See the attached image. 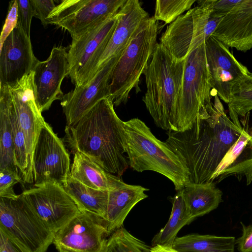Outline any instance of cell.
I'll use <instances>...</instances> for the list:
<instances>
[{
  "label": "cell",
  "mask_w": 252,
  "mask_h": 252,
  "mask_svg": "<svg viewBox=\"0 0 252 252\" xmlns=\"http://www.w3.org/2000/svg\"><path fill=\"white\" fill-rule=\"evenodd\" d=\"M251 75L252 76V73H251Z\"/></svg>",
  "instance_id": "39"
},
{
  "label": "cell",
  "mask_w": 252,
  "mask_h": 252,
  "mask_svg": "<svg viewBox=\"0 0 252 252\" xmlns=\"http://www.w3.org/2000/svg\"><path fill=\"white\" fill-rule=\"evenodd\" d=\"M230 176L239 181L245 179L247 185L252 181V127L243 126L240 137L224 156L211 182L219 183Z\"/></svg>",
  "instance_id": "21"
},
{
  "label": "cell",
  "mask_w": 252,
  "mask_h": 252,
  "mask_svg": "<svg viewBox=\"0 0 252 252\" xmlns=\"http://www.w3.org/2000/svg\"><path fill=\"white\" fill-rule=\"evenodd\" d=\"M126 150L129 165L134 170L157 172L182 190L189 182V171L166 143L158 139L144 122L133 118L124 122Z\"/></svg>",
  "instance_id": "4"
},
{
  "label": "cell",
  "mask_w": 252,
  "mask_h": 252,
  "mask_svg": "<svg viewBox=\"0 0 252 252\" xmlns=\"http://www.w3.org/2000/svg\"><path fill=\"white\" fill-rule=\"evenodd\" d=\"M21 194L53 234L82 211L64 187L55 182L34 186L24 190Z\"/></svg>",
  "instance_id": "11"
},
{
  "label": "cell",
  "mask_w": 252,
  "mask_h": 252,
  "mask_svg": "<svg viewBox=\"0 0 252 252\" xmlns=\"http://www.w3.org/2000/svg\"><path fill=\"white\" fill-rule=\"evenodd\" d=\"M0 252H29L0 229Z\"/></svg>",
  "instance_id": "36"
},
{
  "label": "cell",
  "mask_w": 252,
  "mask_h": 252,
  "mask_svg": "<svg viewBox=\"0 0 252 252\" xmlns=\"http://www.w3.org/2000/svg\"><path fill=\"white\" fill-rule=\"evenodd\" d=\"M34 12V17L39 19L42 25H49L47 18L56 5L53 0H30Z\"/></svg>",
  "instance_id": "34"
},
{
  "label": "cell",
  "mask_w": 252,
  "mask_h": 252,
  "mask_svg": "<svg viewBox=\"0 0 252 252\" xmlns=\"http://www.w3.org/2000/svg\"><path fill=\"white\" fill-rule=\"evenodd\" d=\"M18 20V3L17 0L9 2L8 12L1 31L0 37L1 46L9 34L16 27Z\"/></svg>",
  "instance_id": "35"
},
{
  "label": "cell",
  "mask_w": 252,
  "mask_h": 252,
  "mask_svg": "<svg viewBox=\"0 0 252 252\" xmlns=\"http://www.w3.org/2000/svg\"><path fill=\"white\" fill-rule=\"evenodd\" d=\"M205 49L212 88L215 94L228 103L232 86L251 72L236 59L228 47L213 36L206 41Z\"/></svg>",
  "instance_id": "17"
},
{
  "label": "cell",
  "mask_w": 252,
  "mask_h": 252,
  "mask_svg": "<svg viewBox=\"0 0 252 252\" xmlns=\"http://www.w3.org/2000/svg\"><path fill=\"white\" fill-rule=\"evenodd\" d=\"M33 74L32 71L15 85L8 86L19 125L25 137L32 164L33 150L45 122L35 102Z\"/></svg>",
  "instance_id": "18"
},
{
  "label": "cell",
  "mask_w": 252,
  "mask_h": 252,
  "mask_svg": "<svg viewBox=\"0 0 252 252\" xmlns=\"http://www.w3.org/2000/svg\"><path fill=\"white\" fill-rule=\"evenodd\" d=\"M32 71L35 102L42 113L63 96L61 84L69 71L66 49L61 46L54 47L47 59L38 61Z\"/></svg>",
  "instance_id": "14"
},
{
  "label": "cell",
  "mask_w": 252,
  "mask_h": 252,
  "mask_svg": "<svg viewBox=\"0 0 252 252\" xmlns=\"http://www.w3.org/2000/svg\"><path fill=\"white\" fill-rule=\"evenodd\" d=\"M108 236L102 218L83 211L54 234L59 252H104Z\"/></svg>",
  "instance_id": "13"
},
{
  "label": "cell",
  "mask_w": 252,
  "mask_h": 252,
  "mask_svg": "<svg viewBox=\"0 0 252 252\" xmlns=\"http://www.w3.org/2000/svg\"><path fill=\"white\" fill-rule=\"evenodd\" d=\"M211 36L240 51L252 49V0H237Z\"/></svg>",
  "instance_id": "20"
},
{
  "label": "cell",
  "mask_w": 252,
  "mask_h": 252,
  "mask_svg": "<svg viewBox=\"0 0 252 252\" xmlns=\"http://www.w3.org/2000/svg\"><path fill=\"white\" fill-rule=\"evenodd\" d=\"M150 248L123 226L107 239L104 252H150Z\"/></svg>",
  "instance_id": "30"
},
{
  "label": "cell",
  "mask_w": 252,
  "mask_h": 252,
  "mask_svg": "<svg viewBox=\"0 0 252 252\" xmlns=\"http://www.w3.org/2000/svg\"><path fill=\"white\" fill-rule=\"evenodd\" d=\"M18 3L17 24L30 37V30L32 19L34 16V12L30 0H17Z\"/></svg>",
  "instance_id": "33"
},
{
  "label": "cell",
  "mask_w": 252,
  "mask_h": 252,
  "mask_svg": "<svg viewBox=\"0 0 252 252\" xmlns=\"http://www.w3.org/2000/svg\"><path fill=\"white\" fill-rule=\"evenodd\" d=\"M70 176L87 187L108 191L114 189L122 180L79 152L74 153Z\"/></svg>",
  "instance_id": "23"
},
{
  "label": "cell",
  "mask_w": 252,
  "mask_h": 252,
  "mask_svg": "<svg viewBox=\"0 0 252 252\" xmlns=\"http://www.w3.org/2000/svg\"><path fill=\"white\" fill-rule=\"evenodd\" d=\"M117 13L72 38L67 52L69 77L75 87H81L90 81L99 59L115 31Z\"/></svg>",
  "instance_id": "9"
},
{
  "label": "cell",
  "mask_w": 252,
  "mask_h": 252,
  "mask_svg": "<svg viewBox=\"0 0 252 252\" xmlns=\"http://www.w3.org/2000/svg\"><path fill=\"white\" fill-rule=\"evenodd\" d=\"M34 186L55 182L63 187L70 175L69 154L63 141L45 122L32 158Z\"/></svg>",
  "instance_id": "12"
},
{
  "label": "cell",
  "mask_w": 252,
  "mask_h": 252,
  "mask_svg": "<svg viewBox=\"0 0 252 252\" xmlns=\"http://www.w3.org/2000/svg\"><path fill=\"white\" fill-rule=\"evenodd\" d=\"M171 200L172 208L169 219L165 226L153 238L152 247L160 246L172 248L179 231L194 220L188 211L182 190L177 191Z\"/></svg>",
  "instance_id": "28"
},
{
  "label": "cell",
  "mask_w": 252,
  "mask_h": 252,
  "mask_svg": "<svg viewBox=\"0 0 252 252\" xmlns=\"http://www.w3.org/2000/svg\"><path fill=\"white\" fill-rule=\"evenodd\" d=\"M197 5L170 24L160 44L174 58L184 61L212 35L223 16L213 9L212 0H198Z\"/></svg>",
  "instance_id": "6"
},
{
  "label": "cell",
  "mask_w": 252,
  "mask_h": 252,
  "mask_svg": "<svg viewBox=\"0 0 252 252\" xmlns=\"http://www.w3.org/2000/svg\"><path fill=\"white\" fill-rule=\"evenodd\" d=\"M12 105L9 87L7 86H0V170H8L20 175L14 162L10 118Z\"/></svg>",
  "instance_id": "25"
},
{
  "label": "cell",
  "mask_w": 252,
  "mask_h": 252,
  "mask_svg": "<svg viewBox=\"0 0 252 252\" xmlns=\"http://www.w3.org/2000/svg\"><path fill=\"white\" fill-rule=\"evenodd\" d=\"M150 18L138 0H127L117 13L113 35L98 60L90 81L97 70L111 58L121 55L135 35Z\"/></svg>",
  "instance_id": "19"
},
{
  "label": "cell",
  "mask_w": 252,
  "mask_h": 252,
  "mask_svg": "<svg viewBox=\"0 0 252 252\" xmlns=\"http://www.w3.org/2000/svg\"><path fill=\"white\" fill-rule=\"evenodd\" d=\"M233 236L190 234L176 237L172 249L178 252H234Z\"/></svg>",
  "instance_id": "26"
},
{
  "label": "cell",
  "mask_w": 252,
  "mask_h": 252,
  "mask_svg": "<svg viewBox=\"0 0 252 252\" xmlns=\"http://www.w3.org/2000/svg\"><path fill=\"white\" fill-rule=\"evenodd\" d=\"M182 192L188 211L193 220L216 209L222 201V193L214 182H189Z\"/></svg>",
  "instance_id": "24"
},
{
  "label": "cell",
  "mask_w": 252,
  "mask_h": 252,
  "mask_svg": "<svg viewBox=\"0 0 252 252\" xmlns=\"http://www.w3.org/2000/svg\"><path fill=\"white\" fill-rule=\"evenodd\" d=\"M111 97L102 99L65 128L64 139L73 153L92 159L107 172L121 177L129 165L124 122Z\"/></svg>",
  "instance_id": "2"
},
{
  "label": "cell",
  "mask_w": 252,
  "mask_h": 252,
  "mask_svg": "<svg viewBox=\"0 0 252 252\" xmlns=\"http://www.w3.org/2000/svg\"><path fill=\"white\" fill-rule=\"evenodd\" d=\"M185 63L158 43L143 72L146 92L143 101L156 126L165 130L177 131V104Z\"/></svg>",
  "instance_id": "3"
},
{
  "label": "cell",
  "mask_w": 252,
  "mask_h": 252,
  "mask_svg": "<svg viewBox=\"0 0 252 252\" xmlns=\"http://www.w3.org/2000/svg\"><path fill=\"white\" fill-rule=\"evenodd\" d=\"M195 0H157L154 17L171 24L186 11L190 9Z\"/></svg>",
  "instance_id": "31"
},
{
  "label": "cell",
  "mask_w": 252,
  "mask_h": 252,
  "mask_svg": "<svg viewBox=\"0 0 252 252\" xmlns=\"http://www.w3.org/2000/svg\"><path fill=\"white\" fill-rule=\"evenodd\" d=\"M228 104L229 113L245 117L252 110V76L251 73L232 86Z\"/></svg>",
  "instance_id": "29"
},
{
  "label": "cell",
  "mask_w": 252,
  "mask_h": 252,
  "mask_svg": "<svg viewBox=\"0 0 252 252\" xmlns=\"http://www.w3.org/2000/svg\"><path fill=\"white\" fill-rule=\"evenodd\" d=\"M158 21L150 17L135 35L119 58L111 75L110 97L114 105L126 104L133 89L140 91V78L156 47Z\"/></svg>",
  "instance_id": "5"
},
{
  "label": "cell",
  "mask_w": 252,
  "mask_h": 252,
  "mask_svg": "<svg viewBox=\"0 0 252 252\" xmlns=\"http://www.w3.org/2000/svg\"><path fill=\"white\" fill-rule=\"evenodd\" d=\"M38 61L30 37L17 24L0 46V86L15 85L33 70Z\"/></svg>",
  "instance_id": "16"
},
{
  "label": "cell",
  "mask_w": 252,
  "mask_h": 252,
  "mask_svg": "<svg viewBox=\"0 0 252 252\" xmlns=\"http://www.w3.org/2000/svg\"><path fill=\"white\" fill-rule=\"evenodd\" d=\"M63 187L77 202L82 211L94 214L106 220L108 190L87 187L73 178L70 175Z\"/></svg>",
  "instance_id": "27"
},
{
  "label": "cell",
  "mask_w": 252,
  "mask_h": 252,
  "mask_svg": "<svg viewBox=\"0 0 252 252\" xmlns=\"http://www.w3.org/2000/svg\"><path fill=\"white\" fill-rule=\"evenodd\" d=\"M22 182L19 174L8 170H0V197L15 198L18 196L14 191V186Z\"/></svg>",
  "instance_id": "32"
},
{
  "label": "cell",
  "mask_w": 252,
  "mask_h": 252,
  "mask_svg": "<svg viewBox=\"0 0 252 252\" xmlns=\"http://www.w3.org/2000/svg\"><path fill=\"white\" fill-rule=\"evenodd\" d=\"M149 190L139 185H131L122 180L115 188L109 190L106 218L108 235L123 226L127 215L139 202L148 197Z\"/></svg>",
  "instance_id": "22"
},
{
  "label": "cell",
  "mask_w": 252,
  "mask_h": 252,
  "mask_svg": "<svg viewBox=\"0 0 252 252\" xmlns=\"http://www.w3.org/2000/svg\"><path fill=\"white\" fill-rule=\"evenodd\" d=\"M243 126L228 117L217 94L208 111L183 131H168L165 142L187 168L189 183L211 182L224 156L240 137Z\"/></svg>",
  "instance_id": "1"
},
{
  "label": "cell",
  "mask_w": 252,
  "mask_h": 252,
  "mask_svg": "<svg viewBox=\"0 0 252 252\" xmlns=\"http://www.w3.org/2000/svg\"><path fill=\"white\" fill-rule=\"evenodd\" d=\"M150 252H178L172 248L156 246L150 248Z\"/></svg>",
  "instance_id": "38"
},
{
  "label": "cell",
  "mask_w": 252,
  "mask_h": 252,
  "mask_svg": "<svg viewBox=\"0 0 252 252\" xmlns=\"http://www.w3.org/2000/svg\"><path fill=\"white\" fill-rule=\"evenodd\" d=\"M242 234L236 241L240 252H252V224L246 226L241 222Z\"/></svg>",
  "instance_id": "37"
},
{
  "label": "cell",
  "mask_w": 252,
  "mask_h": 252,
  "mask_svg": "<svg viewBox=\"0 0 252 252\" xmlns=\"http://www.w3.org/2000/svg\"><path fill=\"white\" fill-rule=\"evenodd\" d=\"M0 229L29 252H46L54 234L44 224L21 194L0 197Z\"/></svg>",
  "instance_id": "8"
},
{
  "label": "cell",
  "mask_w": 252,
  "mask_h": 252,
  "mask_svg": "<svg viewBox=\"0 0 252 252\" xmlns=\"http://www.w3.org/2000/svg\"><path fill=\"white\" fill-rule=\"evenodd\" d=\"M121 55L111 58L96 71L86 85L63 95L61 101L66 126L76 122L100 100L110 97L111 75Z\"/></svg>",
  "instance_id": "15"
},
{
  "label": "cell",
  "mask_w": 252,
  "mask_h": 252,
  "mask_svg": "<svg viewBox=\"0 0 252 252\" xmlns=\"http://www.w3.org/2000/svg\"><path fill=\"white\" fill-rule=\"evenodd\" d=\"M127 0H64L49 15V24L67 31L74 38L117 14Z\"/></svg>",
  "instance_id": "10"
},
{
  "label": "cell",
  "mask_w": 252,
  "mask_h": 252,
  "mask_svg": "<svg viewBox=\"0 0 252 252\" xmlns=\"http://www.w3.org/2000/svg\"><path fill=\"white\" fill-rule=\"evenodd\" d=\"M212 88L205 42L185 59L177 104V131L188 129L198 116L212 107Z\"/></svg>",
  "instance_id": "7"
}]
</instances>
